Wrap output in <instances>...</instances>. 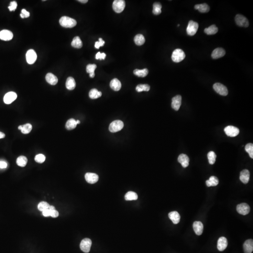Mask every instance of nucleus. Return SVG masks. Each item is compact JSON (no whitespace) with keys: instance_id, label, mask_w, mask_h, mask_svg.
<instances>
[{"instance_id":"f704fd0d","label":"nucleus","mask_w":253,"mask_h":253,"mask_svg":"<svg viewBox=\"0 0 253 253\" xmlns=\"http://www.w3.org/2000/svg\"><path fill=\"white\" fill-rule=\"evenodd\" d=\"M134 41L137 45L142 46L144 43L145 39L143 35L137 34L135 37Z\"/></svg>"},{"instance_id":"aec40b11","label":"nucleus","mask_w":253,"mask_h":253,"mask_svg":"<svg viewBox=\"0 0 253 253\" xmlns=\"http://www.w3.org/2000/svg\"><path fill=\"white\" fill-rule=\"evenodd\" d=\"M178 161L181 164L183 167L186 168L189 166V158L187 155L181 154L179 156Z\"/></svg>"},{"instance_id":"c9c22d12","label":"nucleus","mask_w":253,"mask_h":253,"mask_svg":"<svg viewBox=\"0 0 253 253\" xmlns=\"http://www.w3.org/2000/svg\"><path fill=\"white\" fill-rule=\"evenodd\" d=\"M135 89L138 92H142L143 91H148L150 90V87L147 84H139L136 87Z\"/></svg>"},{"instance_id":"4c0bfd02","label":"nucleus","mask_w":253,"mask_h":253,"mask_svg":"<svg viewBox=\"0 0 253 253\" xmlns=\"http://www.w3.org/2000/svg\"><path fill=\"white\" fill-rule=\"evenodd\" d=\"M32 129H33V126L30 123H27L22 126L21 131L22 133L24 134H27L31 131Z\"/></svg>"},{"instance_id":"b1692460","label":"nucleus","mask_w":253,"mask_h":253,"mask_svg":"<svg viewBox=\"0 0 253 253\" xmlns=\"http://www.w3.org/2000/svg\"><path fill=\"white\" fill-rule=\"evenodd\" d=\"M110 86L114 91H119L122 87V84L118 79L114 78L111 81Z\"/></svg>"},{"instance_id":"f03ea898","label":"nucleus","mask_w":253,"mask_h":253,"mask_svg":"<svg viewBox=\"0 0 253 253\" xmlns=\"http://www.w3.org/2000/svg\"><path fill=\"white\" fill-rule=\"evenodd\" d=\"M124 126L123 122L120 120H115L111 123L109 130L112 133H115L121 131Z\"/></svg>"},{"instance_id":"de8ad7c7","label":"nucleus","mask_w":253,"mask_h":253,"mask_svg":"<svg viewBox=\"0 0 253 253\" xmlns=\"http://www.w3.org/2000/svg\"><path fill=\"white\" fill-rule=\"evenodd\" d=\"M30 15V13L27 11L25 9H23L21 11V13L20 14V16L22 18H27L29 17Z\"/></svg>"},{"instance_id":"ea45409f","label":"nucleus","mask_w":253,"mask_h":253,"mask_svg":"<svg viewBox=\"0 0 253 253\" xmlns=\"http://www.w3.org/2000/svg\"><path fill=\"white\" fill-rule=\"evenodd\" d=\"M245 151L248 153L251 158H253V144L251 143L247 144L245 146Z\"/></svg>"},{"instance_id":"6e6d98bb","label":"nucleus","mask_w":253,"mask_h":253,"mask_svg":"<svg viewBox=\"0 0 253 253\" xmlns=\"http://www.w3.org/2000/svg\"><path fill=\"white\" fill-rule=\"evenodd\" d=\"M76 122H77V124L80 123V122L79 120H77V121H76Z\"/></svg>"},{"instance_id":"1a4fd4ad","label":"nucleus","mask_w":253,"mask_h":253,"mask_svg":"<svg viewBox=\"0 0 253 253\" xmlns=\"http://www.w3.org/2000/svg\"><path fill=\"white\" fill-rule=\"evenodd\" d=\"M224 131L227 136L232 137L237 136L240 133L239 129L233 126H228L225 127Z\"/></svg>"},{"instance_id":"5701e85b","label":"nucleus","mask_w":253,"mask_h":253,"mask_svg":"<svg viewBox=\"0 0 253 253\" xmlns=\"http://www.w3.org/2000/svg\"><path fill=\"white\" fill-rule=\"evenodd\" d=\"M46 79L48 83L52 86H55L56 84L58 81L57 78L55 75L51 73L47 74Z\"/></svg>"},{"instance_id":"603ef678","label":"nucleus","mask_w":253,"mask_h":253,"mask_svg":"<svg viewBox=\"0 0 253 253\" xmlns=\"http://www.w3.org/2000/svg\"><path fill=\"white\" fill-rule=\"evenodd\" d=\"M5 135L2 132L0 131V139H2V138H3L5 137Z\"/></svg>"},{"instance_id":"09e8293b","label":"nucleus","mask_w":253,"mask_h":253,"mask_svg":"<svg viewBox=\"0 0 253 253\" xmlns=\"http://www.w3.org/2000/svg\"><path fill=\"white\" fill-rule=\"evenodd\" d=\"M106 57V55L104 53H100V52H98L96 55V59L97 60H104Z\"/></svg>"},{"instance_id":"20e7f679","label":"nucleus","mask_w":253,"mask_h":253,"mask_svg":"<svg viewBox=\"0 0 253 253\" xmlns=\"http://www.w3.org/2000/svg\"><path fill=\"white\" fill-rule=\"evenodd\" d=\"M199 25L198 23L190 20L189 22L187 28V33L189 35L194 36L196 34L198 29Z\"/></svg>"},{"instance_id":"5fc2aeb1","label":"nucleus","mask_w":253,"mask_h":253,"mask_svg":"<svg viewBox=\"0 0 253 253\" xmlns=\"http://www.w3.org/2000/svg\"><path fill=\"white\" fill-rule=\"evenodd\" d=\"M95 73H92V74H90V77L91 78H93L95 77Z\"/></svg>"},{"instance_id":"2f4dec72","label":"nucleus","mask_w":253,"mask_h":253,"mask_svg":"<svg viewBox=\"0 0 253 253\" xmlns=\"http://www.w3.org/2000/svg\"><path fill=\"white\" fill-rule=\"evenodd\" d=\"M138 198V196L135 192L129 191L126 194L125 199L126 201L136 200Z\"/></svg>"},{"instance_id":"9d476101","label":"nucleus","mask_w":253,"mask_h":253,"mask_svg":"<svg viewBox=\"0 0 253 253\" xmlns=\"http://www.w3.org/2000/svg\"><path fill=\"white\" fill-rule=\"evenodd\" d=\"M237 212L239 214L243 215H246L250 212V208L248 204L246 203H242L238 204L237 206Z\"/></svg>"},{"instance_id":"c85d7f7f","label":"nucleus","mask_w":253,"mask_h":253,"mask_svg":"<svg viewBox=\"0 0 253 253\" xmlns=\"http://www.w3.org/2000/svg\"><path fill=\"white\" fill-rule=\"evenodd\" d=\"M71 46L76 48H81L82 47V41L78 36L75 37L73 38L71 42Z\"/></svg>"},{"instance_id":"bb28decb","label":"nucleus","mask_w":253,"mask_h":253,"mask_svg":"<svg viewBox=\"0 0 253 253\" xmlns=\"http://www.w3.org/2000/svg\"><path fill=\"white\" fill-rule=\"evenodd\" d=\"M219 181L218 178L214 176H212L209 178L208 180H206V184L207 187H214L219 184Z\"/></svg>"},{"instance_id":"dca6fc26","label":"nucleus","mask_w":253,"mask_h":253,"mask_svg":"<svg viewBox=\"0 0 253 253\" xmlns=\"http://www.w3.org/2000/svg\"><path fill=\"white\" fill-rule=\"evenodd\" d=\"M228 245L227 239L224 237H221L219 238L217 243V248L220 251H223L225 250Z\"/></svg>"},{"instance_id":"39448f33","label":"nucleus","mask_w":253,"mask_h":253,"mask_svg":"<svg viewBox=\"0 0 253 253\" xmlns=\"http://www.w3.org/2000/svg\"><path fill=\"white\" fill-rule=\"evenodd\" d=\"M125 8V2L123 0H115L113 4V8L115 12L120 13Z\"/></svg>"},{"instance_id":"58836bf2","label":"nucleus","mask_w":253,"mask_h":253,"mask_svg":"<svg viewBox=\"0 0 253 253\" xmlns=\"http://www.w3.org/2000/svg\"><path fill=\"white\" fill-rule=\"evenodd\" d=\"M207 156H208L209 163L211 165H213L215 163L216 158H217V156H216L215 153L214 152L211 151V152H210L208 153Z\"/></svg>"},{"instance_id":"79ce46f5","label":"nucleus","mask_w":253,"mask_h":253,"mask_svg":"<svg viewBox=\"0 0 253 253\" xmlns=\"http://www.w3.org/2000/svg\"><path fill=\"white\" fill-rule=\"evenodd\" d=\"M53 210H55V208L54 206H52V205L50 206V205L48 209H46L45 210L42 211V214L44 217H49L51 215V211Z\"/></svg>"},{"instance_id":"6ab92c4d","label":"nucleus","mask_w":253,"mask_h":253,"mask_svg":"<svg viewBox=\"0 0 253 253\" xmlns=\"http://www.w3.org/2000/svg\"><path fill=\"white\" fill-rule=\"evenodd\" d=\"M243 249L245 253H252L253 251V241L249 239L245 241L243 244Z\"/></svg>"},{"instance_id":"2eb2a0df","label":"nucleus","mask_w":253,"mask_h":253,"mask_svg":"<svg viewBox=\"0 0 253 253\" xmlns=\"http://www.w3.org/2000/svg\"><path fill=\"white\" fill-rule=\"evenodd\" d=\"M181 96L176 95L172 99V108L175 111H178L181 104Z\"/></svg>"},{"instance_id":"f257e3e1","label":"nucleus","mask_w":253,"mask_h":253,"mask_svg":"<svg viewBox=\"0 0 253 253\" xmlns=\"http://www.w3.org/2000/svg\"><path fill=\"white\" fill-rule=\"evenodd\" d=\"M60 25L65 28H73L77 25V21L76 20L68 17L64 16L61 17L59 20Z\"/></svg>"},{"instance_id":"6e6552de","label":"nucleus","mask_w":253,"mask_h":253,"mask_svg":"<svg viewBox=\"0 0 253 253\" xmlns=\"http://www.w3.org/2000/svg\"><path fill=\"white\" fill-rule=\"evenodd\" d=\"M213 87L217 93L222 96H225L228 94V91L227 88L221 83L219 82L215 83L213 85Z\"/></svg>"},{"instance_id":"e433bc0d","label":"nucleus","mask_w":253,"mask_h":253,"mask_svg":"<svg viewBox=\"0 0 253 253\" xmlns=\"http://www.w3.org/2000/svg\"><path fill=\"white\" fill-rule=\"evenodd\" d=\"M153 12L155 15H158L161 13V8L162 5L159 2H155L153 5Z\"/></svg>"},{"instance_id":"c756f323","label":"nucleus","mask_w":253,"mask_h":253,"mask_svg":"<svg viewBox=\"0 0 253 253\" xmlns=\"http://www.w3.org/2000/svg\"><path fill=\"white\" fill-rule=\"evenodd\" d=\"M77 122L74 119H70L67 122L66 124V128L68 130H72L75 129L77 126Z\"/></svg>"},{"instance_id":"8fccbe9b","label":"nucleus","mask_w":253,"mask_h":253,"mask_svg":"<svg viewBox=\"0 0 253 253\" xmlns=\"http://www.w3.org/2000/svg\"><path fill=\"white\" fill-rule=\"evenodd\" d=\"M59 214L58 211L56 210H53L51 211V215L50 216L52 218H55L58 217Z\"/></svg>"},{"instance_id":"3c124183","label":"nucleus","mask_w":253,"mask_h":253,"mask_svg":"<svg viewBox=\"0 0 253 253\" xmlns=\"http://www.w3.org/2000/svg\"><path fill=\"white\" fill-rule=\"evenodd\" d=\"M7 166V164L6 162H4V161H0V168H6Z\"/></svg>"},{"instance_id":"f8f14e48","label":"nucleus","mask_w":253,"mask_h":253,"mask_svg":"<svg viewBox=\"0 0 253 253\" xmlns=\"http://www.w3.org/2000/svg\"><path fill=\"white\" fill-rule=\"evenodd\" d=\"M17 97V94L15 92L11 91L5 94L3 100L6 104H10L16 100Z\"/></svg>"},{"instance_id":"473e14b6","label":"nucleus","mask_w":253,"mask_h":253,"mask_svg":"<svg viewBox=\"0 0 253 253\" xmlns=\"http://www.w3.org/2000/svg\"><path fill=\"white\" fill-rule=\"evenodd\" d=\"M27 158L24 156H19L16 159V164L19 166L24 167L27 163Z\"/></svg>"},{"instance_id":"7ed1b4c3","label":"nucleus","mask_w":253,"mask_h":253,"mask_svg":"<svg viewBox=\"0 0 253 253\" xmlns=\"http://www.w3.org/2000/svg\"><path fill=\"white\" fill-rule=\"evenodd\" d=\"M186 55L183 50L176 49L173 52L172 55V59L175 62H180L185 59Z\"/></svg>"},{"instance_id":"412c9836","label":"nucleus","mask_w":253,"mask_h":253,"mask_svg":"<svg viewBox=\"0 0 253 253\" xmlns=\"http://www.w3.org/2000/svg\"><path fill=\"white\" fill-rule=\"evenodd\" d=\"M250 179V172L248 170H242L240 174V179L244 184H247Z\"/></svg>"},{"instance_id":"cd10ccee","label":"nucleus","mask_w":253,"mask_h":253,"mask_svg":"<svg viewBox=\"0 0 253 253\" xmlns=\"http://www.w3.org/2000/svg\"><path fill=\"white\" fill-rule=\"evenodd\" d=\"M204 33L207 35H213L218 32V28L215 24L211 25L208 28L204 29Z\"/></svg>"},{"instance_id":"ddd939ff","label":"nucleus","mask_w":253,"mask_h":253,"mask_svg":"<svg viewBox=\"0 0 253 253\" xmlns=\"http://www.w3.org/2000/svg\"><path fill=\"white\" fill-rule=\"evenodd\" d=\"M13 38V34L11 31L3 30L0 32V39L4 41L11 40Z\"/></svg>"},{"instance_id":"4be33fe9","label":"nucleus","mask_w":253,"mask_h":253,"mask_svg":"<svg viewBox=\"0 0 253 253\" xmlns=\"http://www.w3.org/2000/svg\"><path fill=\"white\" fill-rule=\"evenodd\" d=\"M168 217L174 224H177L180 221V215L179 213L176 211H172L169 213Z\"/></svg>"},{"instance_id":"393cba45","label":"nucleus","mask_w":253,"mask_h":253,"mask_svg":"<svg viewBox=\"0 0 253 253\" xmlns=\"http://www.w3.org/2000/svg\"><path fill=\"white\" fill-rule=\"evenodd\" d=\"M76 83L75 79L72 77H69L66 82V87L67 89L73 90L76 87Z\"/></svg>"},{"instance_id":"a19ab883","label":"nucleus","mask_w":253,"mask_h":253,"mask_svg":"<svg viewBox=\"0 0 253 253\" xmlns=\"http://www.w3.org/2000/svg\"><path fill=\"white\" fill-rule=\"evenodd\" d=\"M49 206H50V205L47 202H41L38 204V208L39 211H41L42 212L43 211H44L46 209H48Z\"/></svg>"},{"instance_id":"a878e982","label":"nucleus","mask_w":253,"mask_h":253,"mask_svg":"<svg viewBox=\"0 0 253 253\" xmlns=\"http://www.w3.org/2000/svg\"><path fill=\"white\" fill-rule=\"evenodd\" d=\"M195 9L201 13H207L210 11V8L206 3L197 4L195 6Z\"/></svg>"},{"instance_id":"49530a36","label":"nucleus","mask_w":253,"mask_h":253,"mask_svg":"<svg viewBox=\"0 0 253 253\" xmlns=\"http://www.w3.org/2000/svg\"><path fill=\"white\" fill-rule=\"evenodd\" d=\"M17 2L16 1L11 2L10 3V6L8 7L10 11H15L16 9L17 8Z\"/></svg>"},{"instance_id":"a211bd4d","label":"nucleus","mask_w":253,"mask_h":253,"mask_svg":"<svg viewBox=\"0 0 253 253\" xmlns=\"http://www.w3.org/2000/svg\"><path fill=\"white\" fill-rule=\"evenodd\" d=\"M193 229L195 233L198 235L202 234L203 230V225L200 221H195L193 224Z\"/></svg>"},{"instance_id":"7c9ffc66","label":"nucleus","mask_w":253,"mask_h":253,"mask_svg":"<svg viewBox=\"0 0 253 253\" xmlns=\"http://www.w3.org/2000/svg\"><path fill=\"white\" fill-rule=\"evenodd\" d=\"M89 95L91 99H98L102 96V92L101 91H98V90L96 89H92L90 91Z\"/></svg>"},{"instance_id":"72a5a7b5","label":"nucleus","mask_w":253,"mask_h":253,"mask_svg":"<svg viewBox=\"0 0 253 253\" xmlns=\"http://www.w3.org/2000/svg\"><path fill=\"white\" fill-rule=\"evenodd\" d=\"M148 73H149V71L147 69H144L142 70L136 69L134 71V74L135 76L141 77V78L145 77L148 74Z\"/></svg>"},{"instance_id":"0eeeda50","label":"nucleus","mask_w":253,"mask_h":253,"mask_svg":"<svg viewBox=\"0 0 253 253\" xmlns=\"http://www.w3.org/2000/svg\"><path fill=\"white\" fill-rule=\"evenodd\" d=\"M92 245V242L88 238H85L81 242L80 247L82 251L86 253H88L90 251L91 247Z\"/></svg>"},{"instance_id":"37998d69","label":"nucleus","mask_w":253,"mask_h":253,"mask_svg":"<svg viewBox=\"0 0 253 253\" xmlns=\"http://www.w3.org/2000/svg\"><path fill=\"white\" fill-rule=\"evenodd\" d=\"M46 157L42 154H39L36 156L35 157V161L38 163H43L45 161Z\"/></svg>"},{"instance_id":"c03bdc74","label":"nucleus","mask_w":253,"mask_h":253,"mask_svg":"<svg viewBox=\"0 0 253 253\" xmlns=\"http://www.w3.org/2000/svg\"><path fill=\"white\" fill-rule=\"evenodd\" d=\"M97 68V65L96 64H88L87 67V71L90 74L92 73H95V69Z\"/></svg>"},{"instance_id":"9b49d317","label":"nucleus","mask_w":253,"mask_h":253,"mask_svg":"<svg viewBox=\"0 0 253 253\" xmlns=\"http://www.w3.org/2000/svg\"><path fill=\"white\" fill-rule=\"evenodd\" d=\"M37 56L34 50L30 49L28 50L26 54V59L27 63L29 64H33L35 62Z\"/></svg>"},{"instance_id":"864d4df0","label":"nucleus","mask_w":253,"mask_h":253,"mask_svg":"<svg viewBox=\"0 0 253 253\" xmlns=\"http://www.w3.org/2000/svg\"><path fill=\"white\" fill-rule=\"evenodd\" d=\"M78 1L82 3H86L88 2V0H79Z\"/></svg>"},{"instance_id":"4468645a","label":"nucleus","mask_w":253,"mask_h":253,"mask_svg":"<svg viewBox=\"0 0 253 253\" xmlns=\"http://www.w3.org/2000/svg\"><path fill=\"white\" fill-rule=\"evenodd\" d=\"M85 179L88 183L94 184L99 180V177L94 173H87L85 175Z\"/></svg>"},{"instance_id":"a18cd8bd","label":"nucleus","mask_w":253,"mask_h":253,"mask_svg":"<svg viewBox=\"0 0 253 253\" xmlns=\"http://www.w3.org/2000/svg\"><path fill=\"white\" fill-rule=\"evenodd\" d=\"M104 41L103 40L102 38H99V41H97L95 42V47L97 49H99L100 47L103 46L104 44Z\"/></svg>"},{"instance_id":"423d86ee","label":"nucleus","mask_w":253,"mask_h":253,"mask_svg":"<svg viewBox=\"0 0 253 253\" xmlns=\"http://www.w3.org/2000/svg\"><path fill=\"white\" fill-rule=\"evenodd\" d=\"M235 22L238 26L247 27L249 26V22L247 18L241 14H238L235 17Z\"/></svg>"},{"instance_id":"f3484780","label":"nucleus","mask_w":253,"mask_h":253,"mask_svg":"<svg viewBox=\"0 0 253 253\" xmlns=\"http://www.w3.org/2000/svg\"><path fill=\"white\" fill-rule=\"evenodd\" d=\"M225 55V51L223 48H217L213 50L211 57L214 59H217L222 57Z\"/></svg>"}]
</instances>
